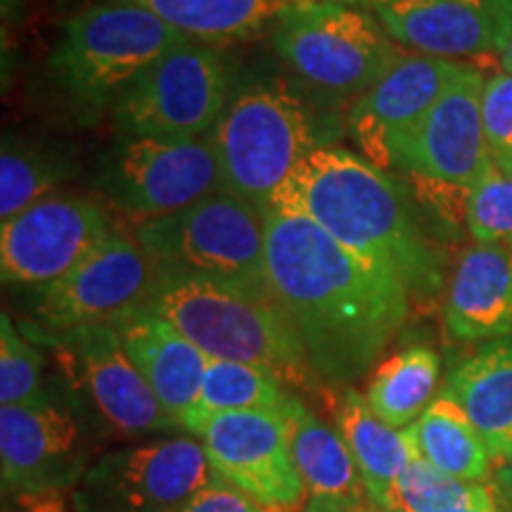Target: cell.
Returning <instances> with one entry per match:
<instances>
[{"mask_svg":"<svg viewBox=\"0 0 512 512\" xmlns=\"http://www.w3.org/2000/svg\"><path fill=\"white\" fill-rule=\"evenodd\" d=\"M266 280L330 387L370 373L411 311V292L392 271L292 209H266Z\"/></svg>","mask_w":512,"mask_h":512,"instance_id":"1","label":"cell"},{"mask_svg":"<svg viewBox=\"0 0 512 512\" xmlns=\"http://www.w3.org/2000/svg\"><path fill=\"white\" fill-rule=\"evenodd\" d=\"M273 207L309 216L349 252L392 271L415 297L439 294L437 252L413 219L403 192L366 157L342 147H316L268 209Z\"/></svg>","mask_w":512,"mask_h":512,"instance_id":"2","label":"cell"},{"mask_svg":"<svg viewBox=\"0 0 512 512\" xmlns=\"http://www.w3.org/2000/svg\"><path fill=\"white\" fill-rule=\"evenodd\" d=\"M143 311L169 320L209 358L264 368L292 392L316 394L323 387L271 287L164 266L157 290Z\"/></svg>","mask_w":512,"mask_h":512,"instance_id":"3","label":"cell"},{"mask_svg":"<svg viewBox=\"0 0 512 512\" xmlns=\"http://www.w3.org/2000/svg\"><path fill=\"white\" fill-rule=\"evenodd\" d=\"M223 190L268 209L297 166L316 150L304 102L283 79L247 76L209 131Z\"/></svg>","mask_w":512,"mask_h":512,"instance_id":"4","label":"cell"},{"mask_svg":"<svg viewBox=\"0 0 512 512\" xmlns=\"http://www.w3.org/2000/svg\"><path fill=\"white\" fill-rule=\"evenodd\" d=\"M188 41L157 15L128 3H91L64 19L48 69L83 112L112 107L157 57Z\"/></svg>","mask_w":512,"mask_h":512,"instance_id":"5","label":"cell"},{"mask_svg":"<svg viewBox=\"0 0 512 512\" xmlns=\"http://www.w3.org/2000/svg\"><path fill=\"white\" fill-rule=\"evenodd\" d=\"M271 43L299 79L339 98H361L403 53L375 12L325 0H290Z\"/></svg>","mask_w":512,"mask_h":512,"instance_id":"6","label":"cell"},{"mask_svg":"<svg viewBox=\"0 0 512 512\" xmlns=\"http://www.w3.org/2000/svg\"><path fill=\"white\" fill-rule=\"evenodd\" d=\"M133 238L162 266L268 287L266 211L228 190L190 207L138 221Z\"/></svg>","mask_w":512,"mask_h":512,"instance_id":"7","label":"cell"},{"mask_svg":"<svg viewBox=\"0 0 512 512\" xmlns=\"http://www.w3.org/2000/svg\"><path fill=\"white\" fill-rule=\"evenodd\" d=\"M233 76L219 50L183 41L157 57L112 105L119 136L207 138L226 110Z\"/></svg>","mask_w":512,"mask_h":512,"instance_id":"8","label":"cell"},{"mask_svg":"<svg viewBox=\"0 0 512 512\" xmlns=\"http://www.w3.org/2000/svg\"><path fill=\"white\" fill-rule=\"evenodd\" d=\"M24 335L55 349L64 375L83 396L102 434L145 439L183 430L133 366L117 325H86L62 335Z\"/></svg>","mask_w":512,"mask_h":512,"instance_id":"9","label":"cell"},{"mask_svg":"<svg viewBox=\"0 0 512 512\" xmlns=\"http://www.w3.org/2000/svg\"><path fill=\"white\" fill-rule=\"evenodd\" d=\"M164 266L133 235L114 233L57 283L31 292V318L24 332L62 335L86 325L119 323L150 304Z\"/></svg>","mask_w":512,"mask_h":512,"instance_id":"10","label":"cell"},{"mask_svg":"<svg viewBox=\"0 0 512 512\" xmlns=\"http://www.w3.org/2000/svg\"><path fill=\"white\" fill-rule=\"evenodd\" d=\"M214 477L200 439L159 437L100 453L72 491L76 512H169Z\"/></svg>","mask_w":512,"mask_h":512,"instance_id":"11","label":"cell"},{"mask_svg":"<svg viewBox=\"0 0 512 512\" xmlns=\"http://www.w3.org/2000/svg\"><path fill=\"white\" fill-rule=\"evenodd\" d=\"M114 207L138 221L174 214L223 190L221 171L207 138H114L98 176Z\"/></svg>","mask_w":512,"mask_h":512,"instance_id":"12","label":"cell"},{"mask_svg":"<svg viewBox=\"0 0 512 512\" xmlns=\"http://www.w3.org/2000/svg\"><path fill=\"white\" fill-rule=\"evenodd\" d=\"M211 470L273 512H304L309 494L292 456L290 420L271 411H230L192 422Z\"/></svg>","mask_w":512,"mask_h":512,"instance_id":"13","label":"cell"},{"mask_svg":"<svg viewBox=\"0 0 512 512\" xmlns=\"http://www.w3.org/2000/svg\"><path fill=\"white\" fill-rule=\"evenodd\" d=\"M107 209L91 197L55 192L0 223V275L8 287L41 290L64 278L114 233Z\"/></svg>","mask_w":512,"mask_h":512,"instance_id":"14","label":"cell"},{"mask_svg":"<svg viewBox=\"0 0 512 512\" xmlns=\"http://www.w3.org/2000/svg\"><path fill=\"white\" fill-rule=\"evenodd\" d=\"M93 448L67 403L53 396L0 406V477L5 496L74 491Z\"/></svg>","mask_w":512,"mask_h":512,"instance_id":"15","label":"cell"},{"mask_svg":"<svg viewBox=\"0 0 512 512\" xmlns=\"http://www.w3.org/2000/svg\"><path fill=\"white\" fill-rule=\"evenodd\" d=\"M484 74L465 64L441 98L396 143L392 166L411 176L472 190L491 166L486 150Z\"/></svg>","mask_w":512,"mask_h":512,"instance_id":"16","label":"cell"},{"mask_svg":"<svg viewBox=\"0 0 512 512\" xmlns=\"http://www.w3.org/2000/svg\"><path fill=\"white\" fill-rule=\"evenodd\" d=\"M463 67L456 60L403 50L382 79L351 107V136L363 157L380 171L392 169L396 143L430 112Z\"/></svg>","mask_w":512,"mask_h":512,"instance_id":"17","label":"cell"},{"mask_svg":"<svg viewBox=\"0 0 512 512\" xmlns=\"http://www.w3.org/2000/svg\"><path fill=\"white\" fill-rule=\"evenodd\" d=\"M373 12L399 46L444 60L503 55L512 36V0H396Z\"/></svg>","mask_w":512,"mask_h":512,"instance_id":"18","label":"cell"},{"mask_svg":"<svg viewBox=\"0 0 512 512\" xmlns=\"http://www.w3.org/2000/svg\"><path fill=\"white\" fill-rule=\"evenodd\" d=\"M444 323L458 342L512 335V242H475L448 280Z\"/></svg>","mask_w":512,"mask_h":512,"instance_id":"19","label":"cell"},{"mask_svg":"<svg viewBox=\"0 0 512 512\" xmlns=\"http://www.w3.org/2000/svg\"><path fill=\"white\" fill-rule=\"evenodd\" d=\"M114 325L133 366L150 384L159 403L183 427L185 418L200 399L209 356L169 320L150 311H138Z\"/></svg>","mask_w":512,"mask_h":512,"instance_id":"20","label":"cell"},{"mask_svg":"<svg viewBox=\"0 0 512 512\" xmlns=\"http://www.w3.org/2000/svg\"><path fill=\"white\" fill-rule=\"evenodd\" d=\"M290 420L292 456L304 479V512H370V496L349 446L299 396Z\"/></svg>","mask_w":512,"mask_h":512,"instance_id":"21","label":"cell"},{"mask_svg":"<svg viewBox=\"0 0 512 512\" xmlns=\"http://www.w3.org/2000/svg\"><path fill=\"white\" fill-rule=\"evenodd\" d=\"M441 396L475 425L494 465L512 451V335L491 339L448 375Z\"/></svg>","mask_w":512,"mask_h":512,"instance_id":"22","label":"cell"},{"mask_svg":"<svg viewBox=\"0 0 512 512\" xmlns=\"http://www.w3.org/2000/svg\"><path fill=\"white\" fill-rule=\"evenodd\" d=\"M337 432L349 446L354 463L361 472L366 491L377 508H387L394 484L401 472L411 463L415 451L406 432L384 425L370 411L366 396L358 394L354 387L344 389L335 411Z\"/></svg>","mask_w":512,"mask_h":512,"instance_id":"23","label":"cell"},{"mask_svg":"<svg viewBox=\"0 0 512 512\" xmlns=\"http://www.w3.org/2000/svg\"><path fill=\"white\" fill-rule=\"evenodd\" d=\"M128 3L157 15L190 41L221 46L245 41L271 27L290 0H102Z\"/></svg>","mask_w":512,"mask_h":512,"instance_id":"24","label":"cell"},{"mask_svg":"<svg viewBox=\"0 0 512 512\" xmlns=\"http://www.w3.org/2000/svg\"><path fill=\"white\" fill-rule=\"evenodd\" d=\"M403 432L413 444V451L441 472L465 482H486L494 475V458L484 439L467 415L446 396L439 394Z\"/></svg>","mask_w":512,"mask_h":512,"instance_id":"25","label":"cell"},{"mask_svg":"<svg viewBox=\"0 0 512 512\" xmlns=\"http://www.w3.org/2000/svg\"><path fill=\"white\" fill-rule=\"evenodd\" d=\"M441 373L439 354L425 344L396 351L373 370L366 401L377 418L394 430H406L430 408Z\"/></svg>","mask_w":512,"mask_h":512,"instance_id":"26","label":"cell"},{"mask_svg":"<svg viewBox=\"0 0 512 512\" xmlns=\"http://www.w3.org/2000/svg\"><path fill=\"white\" fill-rule=\"evenodd\" d=\"M297 399L299 396L292 394V389L283 380H278L264 368L209 358L200 399L185 418L183 430L188 432L192 422L207 418V415L230 411H271L290 415Z\"/></svg>","mask_w":512,"mask_h":512,"instance_id":"27","label":"cell"},{"mask_svg":"<svg viewBox=\"0 0 512 512\" xmlns=\"http://www.w3.org/2000/svg\"><path fill=\"white\" fill-rule=\"evenodd\" d=\"M69 176L72 166L67 159L41 147L5 140L0 152V223L15 219L43 197L55 195Z\"/></svg>","mask_w":512,"mask_h":512,"instance_id":"28","label":"cell"},{"mask_svg":"<svg viewBox=\"0 0 512 512\" xmlns=\"http://www.w3.org/2000/svg\"><path fill=\"white\" fill-rule=\"evenodd\" d=\"M494 496V484L465 482L415 453L394 484L384 512H470Z\"/></svg>","mask_w":512,"mask_h":512,"instance_id":"29","label":"cell"},{"mask_svg":"<svg viewBox=\"0 0 512 512\" xmlns=\"http://www.w3.org/2000/svg\"><path fill=\"white\" fill-rule=\"evenodd\" d=\"M43 361L41 349H36L34 339L17 328L8 311L0 316V403L17 406V403H34L48 396L43 387Z\"/></svg>","mask_w":512,"mask_h":512,"instance_id":"30","label":"cell"},{"mask_svg":"<svg viewBox=\"0 0 512 512\" xmlns=\"http://www.w3.org/2000/svg\"><path fill=\"white\" fill-rule=\"evenodd\" d=\"M467 228L477 242H512V178L494 164L470 190Z\"/></svg>","mask_w":512,"mask_h":512,"instance_id":"31","label":"cell"},{"mask_svg":"<svg viewBox=\"0 0 512 512\" xmlns=\"http://www.w3.org/2000/svg\"><path fill=\"white\" fill-rule=\"evenodd\" d=\"M482 121L491 164L512 178V74H494L484 83Z\"/></svg>","mask_w":512,"mask_h":512,"instance_id":"32","label":"cell"},{"mask_svg":"<svg viewBox=\"0 0 512 512\" xmlns=\"http://www.w3.org/2000/svg\"><path fill=\"white\" fill-rule=\"evenodd\" d=\"M169 512H273V510H266L264 505L252 501V498L242 494V491L235 489L233 484H228L226 479L214 472V477H211L195 496H190L188 501Z\"/></svg>","mask_w":512,"mask_h":512,"instance_id":"33","label":"cell"},{"mask_svg":"<svg viewBox=\"0 0 512 512\" xmlns=\"http://www.w3.org/2000/svg\"><path fill=\"white\" fill-rule=\"evenodd\" d=\"M494 491L498 498L512 503V451L494 465Z\"/></svg>","mask_w":512,"mask_h":512,"instance_id":"34","label":"cell"},{"mask_svg":"<svg viewBox=\"0 0 512 512\" xmlns=\"http://www.w3.org/2000/svg\"><path fill=\"white\" fill-rule=\"evenodd\" d=\"M325 3H339V5H351V8L375 10V8H382V5L396 3V0H325Z\"/></svg>","mask_w":512,"mask_h":512,"instance_id":"35","label":"cell"},{"mask_svg":"<svg viewBox=\"0 0 512 512\" xmlns=\"http://www.w3.org/2000/svg\"><path fill=\"white\" fill-rule=\"evenodd\" d=\"M470 512H501V508H498V501L494 496V498H489V501H484L482 505H477V508H472Z\"/></svg>","mask_w":512,"mask_h":512,"instance_id":"36","label":"cell"},{"mask_svg":"<svg viewBox=\"0 0 512 512\" xmlns=\"http://www.w3.org/2000/svg\"><path fill=\"white\" fill-rule=\"evenodd\" d=\"M501 62H503L505 72H510V74H512V36H510V43H508V48H505V53L501 55Z\"/></svg>","mask_w":512,"mask_h":512,"instance_id":"37","label":"cell"},{"mask_svg":"<svg viewBox=\"0 0 512 512\" xmlns=\"http://www.w3.org/2000/svg\"><path fill=\"white\" fill-rule=\"evenodd\" d=\"M496 501H498V508H501V512H512V503L503 501V498H498V496H496Z\"/></svg>","mask_w":512,"mask_h":512,"instance_id":"38","label":"cell"}]
</instances>
